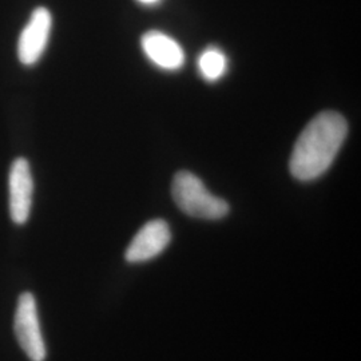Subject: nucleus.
I'll use <instances>...</instances> for the list:
<instances>
[{
    "label": "nucleus",
    "instance_id": "6",
    "mask_svg": "<svg viewBox=\"0 0 361 361\" xmlns=\"http://www.w3.org/2000/svg\"><path fill=\"white\" fill-rule=\"evenodd\" d=\"M10 214L15 224L23 225L31 213L34 180L30 164L25 158H16L11 165L10 178Z\"/></svg>",
    "mask_w": 361,
    "mask_h": 361
},
{
    "label": "nucleus",
    "instance_id": "4",
    "mask_svg": "<svg viewBox=\"0 0 361 361\" xmlns=\"http://www.w3.org/2000/svg\"><path fill=\"white\" fill-rule=\"evenodd\" d=\"M51 27V13L46 7L34 10L18 42V56L23 65H35L40 59L47 47Z\"/></svg>",
    "mask_w": 361,
    "mask_h": 361
},
{
    "label": "nucleus",
    "instance_id": "5",
    "mask_svg": "<svg viewBox=\"0 0 361 361\" xmlns=\"http://www.w3.org/2000/svg\"><path fill=\"white\" fill-rule=\"evenodd\" d=\"M171 241V232L164 219H152L146 222L140 232L131 240L125 258L131 264L146 262L159 256Z\"/></svg>",
    "mask_w": 361,
    "mask_h": 361
},
{
    "label": "nucleus",
    "instance_id": "8",
    "mask_svg": "<svg viewBox=\"0 0 361 361\" xmlns=\"http://www.w3.org/2000/svg\"><path fill=\"white\" fill-rule=\"evenodd\" d=\"M197 67L207 82H217L228 71V58L219 47H207L200 54Z\"/></svg>",
    "mask_w": 361,
    "mask_h": 361
},
{
    "label": "nucleus",
    "instance_id": "9",
    "mask_svg": "<svg viewBox=\"0 0 361 361\" xmlns=\"http://www.w3.org/2000/svg\"><path fill=\"white\" fill-rule=\"evenodd\" d=\"M141 4H145V6H155V4H158L161 0H138Z\"/></svg>",
    "mask_w": 361,
    "mask_h": 361
},
{
    "label": "nucleus",
    "instance_id": "1",
    "mask_svg": "<svg viewBox=\"0 0 361 361\" xmlns=\"http://www.w3.org/2000/svg\"><path fill=\"white\" fill-rule=\"evenodd\" d=\"M348 134L345 118L336 111H323L301 131L289 161L298 180H316L331 168Z\"/></svg>",
    "mask_w": 361,
    "mask_h": 361
},
{
    "label": "nucleus",
    "instance_id": "2",
    "mask_svg": "<svg viewBox=\"0 0 361 361\" xmlns=\"http://www.w3.org/2000/svg\"><path fill=\"white\" fill-rule=\"evenodd\" d=\"M173 200L180 210L200 219H221L229 213V205L225 200L210 193L195 174L180 171L174 176L171 185Z\"/></svg>",
    "mask_w": 361,
    "mask_h": 361
},
{
    "label": "nucleus",
    "instance_id": "3",
    "mask_svg": "<svg viewBox=\"0 0 361 361\" xmlns=\"http://www.w3.org/2000/svg\"><path fill=\"white\" fill-rule=\"evenodd\" d=\"M15 335L20 348L31 361H44L46 345L40 331L35 297L23 293L18 300L15 312Z\"/></svg>",
    "mask_w": 361,
    "mask_h": 361
},
{
    "label": "nucleus",
    "instance_id": "7",
    "mask_svg": "<svg viewBox=\"0 0 361 361\" xmlns=\"http://www.w3.org/2000/svg\"><path fill=\"white\" fill-rule=\"evenodd\" d=\"M141 46L149 61L162 70L177 71L185 63V52L180 43L161 31L146 32Z\"/></svg>",
    "mask_w": 361,
    "mask_h": 361
}]
</instances>
